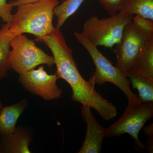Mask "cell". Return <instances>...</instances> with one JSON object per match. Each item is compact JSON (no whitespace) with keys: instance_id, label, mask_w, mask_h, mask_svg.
Here are the masks:
<instances>
[{"instance_id":"52a82bcc","label":"cell","mask_w":153,"mask_h":153,"mask_svg":"<svg viewBox=\"0 0 153 153\" xmlns=\"http://www.w3.org/2000/svg\"><path fill=\"white\" fill-rule=\"evenodd\" d=\"M153 35H148L139 30L132 21L126 25L120 42L115 45V66L126 76L136 62L142 47Z\"/></svg>"},{"instance_id":"3957f363","label":"cell","mask_w":153,"mask_h":153,"mask_svg":"<svg viewBox=\"0 0 153 153\" xmlns=\"http://www.w3.org/2000/svg\"><path fill=\"white\" fill-rule=\"evenodd\" d=\"M74 36L79 44L86 50L92 58L95 66V71L89 79L93 85H103L108 82L118 87L127 98L128 104L141 103L138 97L133 92L130 86V81L126 76L112 62L106 58L98 49L88 40L81 33L75 32Z\"/></svg>"},{"instance_id":"6da1fadb","label":"cell","mask_w":153,"mask_h":153,"mask_svg":"<svg viewBox=\"0 0 153 153\" xmlns=\"http://www.w3.org/2000/svg\"><path fill=\"white\" fill-rule=\"evenodd\" d=\"M39 42L44 43L51 50L55 60L58 79H64L72 89V100L95 109L105 120L117 116V108L96 91L94 85L84 79L78 71L73 52L66 43L60 29L55 30Z\"/></svg>"},{"instance_id":"2e32d148","label":"cell","mask_w":153,"mask_h":153,"mask_svg":"<svg viewBox=\"0 0 153 153\" xmlns=\"http://www.w3.org/2000/svg\"><path fill=\"white\" fill-rule=\"evenodd\" d=\"M85 0H65L57 4L54 10V16L57 17L56 27L60 29L70 16L78 10Z\"/></svg>"},{"instance_id":"e0dca14e","label":"cell","mask_w":153,"mask_h":153,"mask_svg":"<svg viewBox=\"0 0 153 153\" xmlns=\"http://www.w3.org/2000/svg\"><path fill=\"white\" fill-rule=\"evenodd\" d=\"M132 22L139 30L148 35H153V21L134 16Z\"/></svg>"},{"instance_id":"ffe728a7","label":"cell","mask_w":153,"mask_h":153,"mask_svg":"<svg viewBox=\"0 0 153 153\" xmlns=\"http://www.w3.org/2000/svg\"><path fill=\"white\" fill-rule=\"evenodd\" d=\"M143 131L146 135L148 137L147 149L149 152L153 153V123L151 124L149 126L145 127V128H144Z\"/></svg>"},{"instance_id":"5b68a950","label":"cell","mask_w":153,"mask_h":153,"mask_svg":"<svg viewBox=\"0 0 153 153\" xmlns=\"http://www.w3.org/2000/svg\"><path fill=\"white\" fill-rule=\"evenodd\" d=\"M9 61L11 69L19 74L38 66L46 65L51 68L55 64L53 56L45 53L24 34L15 36L11 41Z\"/></svg>"},{"instance_id":"4fadbf2b","label":"cell","mask_w":153,"mask_h":153,"mask_svg":"<svg viewBox=\"0 0 153 153\" xmlns=\"http://www.w3.org/2000/svg\"><path fill=\"white\" fill-rule=\"evenodd\" d=\"M10 25L6 23L0 27V79L7 77L11 69L9 56L11 42L15 36L9 30Z\"/></svg>"},{"instance_id":"ba28073f","label":"cell","mask_w":153,"mask_h":153,"mask_svg":"<svg viewBox=\"0 0 153 153\" xmlns=\"http://www.w3.org/2000/svg\"><path fill=\"white\" fill-rule=\"evenodd\" d=\"M58 79L56 74H48L43 65L38 69L34 68L20 74L19 77V82L25 90L45 100H54L61 97L62 91L57 86Z\"/></svg>"},{"instance_id":"7a4b0ae2","label":"cell","mask_w":153,"mask_h":153,"mask_svg":"<svg viewBox=\"0 0 153 153\" xmlns=\"http://www.w3.org/2000/svg\"><path fill=\"white\" fill-rule=\"evenodd\" d=\"M58 4V0H42L19 6L10 25V32L14 36L31 34L39 42L55 30L54 10Z\"/></svg>"},{"instance_id":"8fae6325","label":"cell","mask_w":153,"mask_h":153,"mask_svg":"<svg viewBox=\"0 0 153 153\" xmlns=\"http://www.w3.org/2000/svg\"><path fill=\"white\" fill-rule=\"evenodd\" d=\"M27 105V100L24 99L15 104L3 107L0 112V135H7L13 132L17 121Z\"/></svg>"},{"instance_id":"44dd1931","label":"cell","mask_w":153,"mask_h":153,"mask_svg":"<svg viewBox=\"0 0 153 153\" xmlns=\"http://www.w3.org/2000/svg\"><path fill=\"white\" fill-rule=\"evenodd\" d=\"M42 0H14L9 3L10 5L12 7H18L22 5L30 3H35Z\"/></svg>"},{"instance_id":"7c38bea8","label":"cell","mask_w":153,"mask_h":153,"mask_svg":"<svg viewBox=\"0 0 153 153\" xmlns=\"http://www.w3.org/2000/svg\"><path fill=\"white\" fill-rule=\"evenodd\" d=\"M129 73H136L153 79V37L145 42L135 64Z\"/></svg>"},{"instance_id":"9a60e30c","label":"cell","mask_w":153,"mask_h":153,"mask_svg":"<svg viewBox=\"0 0 153 153\" xmlns=\"http://www.w3.org/2000/svg\"><path fill=\"white\" fill-rule=\"evenodd\" d=\"M131 82L133 88L138 92V97L142 102H153V79L146 76L129 73L126 75Z\"/></svg>"},{"instance_id":"7402d4cb","label":"cell","mask_w":153,"mask_h":153,"mask_svg":"<svg viewBox=\"0 0 153 153\" xmlns=\"http://www.w3.org/2000/svg\"><path fill=\"white\" fill-rule=\"evenodd\" d=\"M3 108V104L2 103L1 101L0 100V112H1V110L2 108Z\"/></svg>"},{"instance_id":"277c9868","label":"cell","mask_w":153,"mask_h":153,"mask_svg":"<svg viewBox=\"0 0 153 153\" xmlns=\"http://www.w3.org/2000/svg\"><path fill=\"white\" fill-rule=\"evenodd\" d=\"M132 18L121 12L102 19L92 16L84 22L81 33L94 46L111 49L120 42L125 27Z\"/></svg>"},{"instance_id":"8992f818","label":"cell","mask_w":153,"mask_h":153,"mask_svg":"<svg viewBox=\"0 0 153 153\" xmlns=\"http://www.w3.org/2000/svg\"><path fill=\"white\" fill-rule=\"evenodd\" d=\"M153 116V102L128 104L121 117L106 128L105 137L129 134L133 139L134 149L137 151H143L145 146L139 139V134L146 123Z\"/></svg>"},{"instance_id":"d6986e66","label":"cell","mask_w":153,"mask_h":153,"mask_svg":"<svg viewBox=\"0 0 153 153\" xmlns=\"http://www.w3.org/2000/svg\"><path fill=\"white\" fill-rule=\"evenodd\" d=\"M13 8L7 2V0H0V18L3 22L11 24L13 19L12 13Z\"/></svg>"},{"instance_id":"30bf717a","label":"cell","mask_w":153,"mask_h":153,"mask_svg":"<svg viewBox=\"0 0 153 153\" xmlns=\"http://www.w3.org/2000/svg\"><path fill=\"white\" fill-rule=\"evenodd\" d=\"M33 137L26 128L19 127L7 135H0V153H30Z\"/></svg>"},{"instance_id":"ac0fdd59","label":"cell","mask_w":153,"mask_h":153,"mask_svg":"<svg viewBox=\"0 0 153 153\" xmlns=\"http://www.w3.org/2000/svg\"><path fill=\"white\" fill-rule=\"evenodd\" d=\"M103 8L110 16L117 14L123 3L126 0H99Z\"/></svg>"},{"instance_id":"9c48e42d","label":"cell","mask_w":153,"mask_h":153,"mask_svg":"<svg viewBox=\"0 0 153 153\" xmlns=\"http://www.w3.org/2000/svg\"><path fill=\"white\" fill-rule=\"evenodd\" d=\"M81 114L86 123V133L84 142L78 153H101L106 128L100 124L88 105H82Z\"/></svg>"},{"instance_id":"5bb4252c","label":"cell","mask_w":153,"mask_h":153,"mask_svg":"<svg viewBox=\"0 0 153 153\" xmlns=\"http://www.w3.org/2000/svg\"><path fill=\"white\" fill-rule=\"evenodd\" d=\"M119 12L153 21V0H126L121 5Z\"/></svg>"}]
</instances>
